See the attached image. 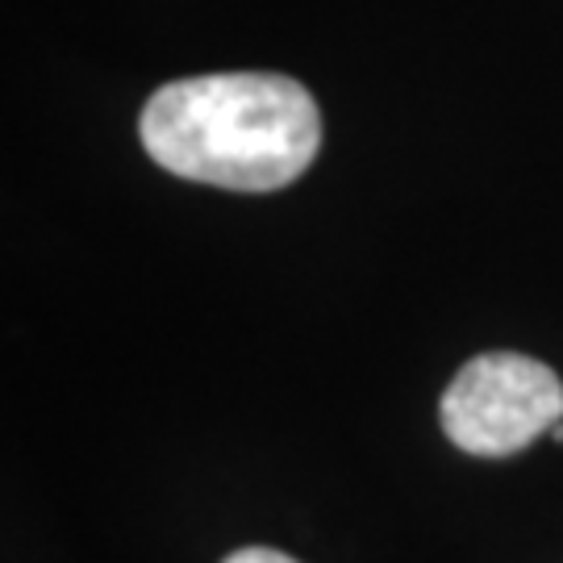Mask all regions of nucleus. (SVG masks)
I'll list each match as a JSON object with an SVG mask.
<instances>
[{
	"mask_svg": "<svg viewBox=\"0 0 563 563\" xmlns=\"http://www.w3.org/2000/svg\"><path fill=\"white\" fill-rule=\"evenodd\" d=\"M222 563H297V560L276 551V547H239V551H230Z\"/></svg>",
	"mask_w": 563,
	"mask_h": 563,
	"instance_id": "3",
	"label": "nucleus"
},
{
	"mask_svg": "<svg viewBox=\"0 0 563 563\" xmlns=\"http://www.w3.org/2000/svg\"><path fill=\"white\" fill-rule=\"evenodd\" d=\"M551 434H555V443H563V422L555 426V430H551Z\"/></svg>",
	"mask_w": 563,
	"mask_h": 563,
	"instance_id": "4",
	"label": "nucleus"
},
{
	"mask_svg": "<svg viewBox=\"0 0 563 563\" xmlns=\"http://www.w3.org/2000/svg\"><path fill=\"white\" fill-rule=\"evenodd\" d=\"M139 134L163 172L230 192H276L322 151L313 92L276 71H218L163 84Z\"/></svg>",
	"mask_w": 563,
	"mask_h": 563,
	"instance_id": "1",
	"label": "nucleus"
},
{
	"mask_svg": "<svg viewBox=\"0 0 563 563\" xmlns=\"http://www.w3.org/2000/svg\"><path fill=\"white\" fill-rule=\"evenodd\" d=\"M563 422V380L518 351L463 363L443 393L446 439L484 460H505Z\"/></svg>",
	"mask_w": 563,
	"mask_h": 563,
	"instance_id": "2",
	"label": "nucleus"
}]
</instances>
